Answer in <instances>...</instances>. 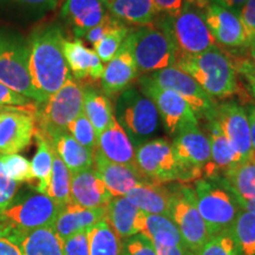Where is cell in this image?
Segmentation results:
<instances>
[{
	"label": "cell",
	"mask_w": 255,
	"mask_h": 255,
	"mask_svg": "<svg viewBox=\"0 0 255 255\" xmlns=\"http://www.w3.org/2000/svg\"><path fill=\"white\" fill-rule=\"evenodd\" d=\"M19 184L7 176L0 157V215L17 195Z\"/></svg>",
	"instance_id": "44"
},
{
	"label": "cell",
	"mask_w": 255,
	"mask_h": 255,
	"mask_svg": "<svg viewBox=\"0 0 255 255\" xmlns=\"http://www.w3.org/2000/svg\"><path fill=\"white\" fill-rule=\"evenodd\" d=\"M145 76L157 87L180 95L189 104L197 120L208 121L215 116V101L200 87L195 79L181 69L170 66Z\"/></svg>",
	"instance_id": "13"
},
{
	"label": "cell",
	"mask_w": 255,
	"mask_h": 255,
	"mask_svg": "<svg viewBox=\"0 0 255 255\" xmlns=\"http://www.w3.org/2000/svg\"><path fill=\"white\" fill-rule=\"evenodd\" d=\"M90 255H122V240L107 220H102L88 232Z\"/></svg>",
	"instance_id": "35"
},
{
	"label": "cell",
	"mask_w": 255,
	"mask_h": 255,
	"mask_svg": "<svg viewBox=\"0 0 255 255\" xmlns=\"http://www.w3.org/2000/svg\"><path fill=\"white\" fill-rule=\"evenodd\" d=\"M141 234L148 238L154 246L169 247L184 244L173 219L164 215L146 214Z\"/></svg>",
	"instance_id": "32"
},
{
	"label": "cell",
	"mask_w": 255,
	"mask_h": 255,
	"mask_svg": "<svg viewBox=\"0 0 255 255\" xmlns=\"http://www.w3.org/2000/svg\"><path fill=\"white\" fill-rule=\"evenodd\" d=\"M138 90L148 97L157 109L164 130L169 135H176L191 127H199V120L189 104L176 92L157 87L143 75L137 79Z\"/></svg>",
	"instance_id": "11"
},
{
	"label": "cell",
	"mask_w": 255,
	"mask_h": 255,
	"mask_svg": "<svg viewBox=\"0 0 255 255\" xmlns=\"http://www.w3.org/2000/svg\"><path fill=\"white\" fill-rule=\"evenodd\" d=\"M124 47L131 53L139 73L144 75L175 66L178 55L171 37L154 24L132 27Z\"/></svg>",
	"instance_id": "4"
},
{
	"label": "cell",
	"mask_w": 255,
	"mask_h": 255,
	"mask_svg": "<svg viewBox=\"0 0 255 255\" xmlns=\"http://www.w3.org/2000/svg\"><path fill=\"white\" fill-rule=\"evenodd\" d=\"M1 155V154H0ZM1 162L6 174L11 180L18 183L30 182L32 181L31 163L28 159L19 154L1 155Z\"/></svg>",
	"instance_id": "40"
},
{
	"label": "cell",
	"mask_w": 255,
	"mask_h": 255,
	"mask_svg": "<svg viewBox=\"0 0 255 255\" xmlns=\"http://www.w3.org/2000/svg\"><path fill=\"white\" fill-rule=\"evenodd\" d=\"M64 255H90L88 232L78 233L63 241Z\"/></svg>",
	"instance_id": "45"
},
{
	"label": "cell",
	"mask_w": 255,
	"mask_h": 255,
	"mask_svg": "<svg viewBox=\"0 0 255 255\" xmlns=\"http://www.w3.org/2000/svg\"><path fill=\"white\" fill-rule=\"evenodd\" d=\"M196 205L210 238L227 233L241 208L232 191L222 183L221 177L215 180L200 178L194 187Z\"/></svg>",
	"instance_id": "6"
},
{
	"label": "cell",
	"mask_w": 255,
	"mask_h": 255,
	"mask_svg": "<svg viewBox=\"0 0 255 255\" xmlns=\"http://www.w3.org/2000/svg\"><path fill=\"white\" fill-rule=\"evenodd\" d=\"M37 139V151L31 162V184L33 189L40 194H45L49 187L51 171H52L53 149L49 141L36 130L34 132Z\"/></svg>",
	"instance_id": "34"
},
{
	"label": "cell",
	"mask_w": 255,
	"mask_h": 255,
	"mask_svg": "<svg viewBox=\"0 0 255 255\" xmlns=\"http://www.w3.org/2000/svg\"><path fill=\"white\" fill-rule=\"evenodd\" d=\"M154 25L167 32L182 55H200L218 44L207 26L203 11L195 6L184 4L176 14L157 15Z\"/></svg>",
	"instance_id": "3"
},
{
	"label": "cell",
	"mask_w": 255,
	"mask_h": 255,
	"mask_svg": "<svg viewBox=\"0 0 255 255\" xmlns=\"http://www.w3.org/2000/svg\"><path fill=\"white\" fill-rule=\"evenodd\" d=\"M0 255H23L18 242L0 232Z\"/></svg>",
	"instance_id": "51"
},
{
	"label": "cell",
	"mask_w": 255,
	"mask_h": 255,
	"mask_svg": "<svg viewBox=\"0 0 255 255\" xmlns=\"http://www.w3.org/2000/svg\"><path fill=\"white\" fill-rule=\"evenodd\" d=\"M113 195L92 168L72 174L70 203L84 208H107Z\"/></svg>",
	"instance_id": "20"
},
{
	"label": "cell",
	"mask_w": 255,
	"mask_h": 255,
	"mask_svg": "<svg viewBox=\"0 0 255 255\" xmlns=\"http://www.w3.org/2000/svg\"><path fill=\"white\" fill-rule=\"evenodd\" d=\"M0 83L39 105L27 66V45L15 33L0 30Z\"/></svg>",
	"instance_id": "9"
},
{
	"label": "cell",
	"mask_w": 255,
	"mask_h": 255,
	"mask_svg": "<svg viewBox=\"0 0 255 255\" xmlns=\"http://www.w3.org/2000/svg\"><path fill=\"white\" fill-rule=\"evenodd\" d=\"M247 1L248 0H209V2H212V4L222 6V7L238 12V13Z\"/></svg>",
	"instance_id": "53"
},
{
	"label": "cell",
	"mask_w": 255,
	"mask_h": 255,
	"mask_svg": "<svg viewBox=\"0 0 255 255\" xmlns=\"http://www.w3.org/2000/svg\"><path fill=\"white\" fill-rule=\"evenodd\" d=\"M46 139L71 174L94 167L95 152L79 144L68 131L58 132Z\"/></svg>",
	"instance_id": "29"
},
{
	"label": "cell",
	"mask_w": 255,
	"mask_h": 255,
	"mask_svg": "<svg viewBox=\"0 0 255 255\" xmlns=\"http://www.w3.org/2000/svg\"><path fill=\"white\" fill-rule=\"evenodd\" d=\"M248 44H255V0H248L239 12Z\"/></svg>",
	"instance_id": "46"
},
{
	"label": "cell",
	"mask_w": 255,
	"mask_h": 255,
	"mask_svg": "<svg viewBox=\"0 0 255 255\" xmlns=\"http://www.w3.org/2000/svg\"><path fill=\"white\" fill-rule=\"evenodd\" d=\"M244 52H245V55H242V56L247 57L248 59L252 60V62L255 64V44H252V45L248 46L247 49H245Z\"/></svg>",
	"instance_id": "58"
},
{
	"label": "cell",
	"mask_w": 255,
	"mask_h": 255,
	"mask_svg": "<svg viewBox=\"0 0 255 255\" xmlns=\"http://www.w3.org/2000/svg\"><path fill=\"white\" fill-rule=\"evenodd\" d=\"M173 194L171 215L186 246L197 253L210 239L207 226L196 205V195L190 184L175 183L169 187Z\"/></svg>",
	"instance_id": "10"
},
{
	"label": "cell",
	"mask_w": 255,
	"mask_h": 255,
	"mask_svg": "<svg viewBox=\"0 0 255 255\" xmlns=\"http://www.w3.org/2000/svg\"><path fill=\"white\" fill-rule=\"evenodd\" d=\"M105 2H107V0H105Z\"/></svg>",
	"instance_id": "59"
},
{
	"label": "cell",
	"mask_w": 255,
	"mask_h": 255,
	"mask_svg": "<svg viewBox=\"0 0 255 255\" xmlns=\"http://www.w3.org/2000/svg\"><path fill=\"white\" fill-rule=\"evenodd\" d=\"M175 66L195 79L213 100H227L241 95L238 73L232 60L218 45L196 56L178 53Z\"/></svg>",
	"instance_id": "2"
},
{
	"label": "cell",
	"mask_w": 255,
	"mask_h": 255,
	"mask_svg": "<svg viewBox=\"0 0 255 255\" xmlns=\"http://www.w3.org/2000/svg\"><path fill=\"white\" fill-rule=\"evenodd\" d=\"M68 132L79 144L95 152L97 145V132L92 127L90 121L87 119L84 114L79 115L76 120H73L68 126Z\"/></svg>",
	"instance_id": "39"
},
{
	"label": "cell",
	"mask_w": 255,
	"mask_h": 255,
	"mask_svg": "<svg viewBox=\"0 0 255 255\" xmlns=\"http://www.w3.org/2000/svg\"><path fill=\"white\" fill-rule=\"evenodd\" d=\"M145 216V213L133 206L126 196H120L113 197L107 206L105 220L121 240H126L142 232Z\"/></svg>",
	"instance_id": "26"
},
{
	"label": "cell",
	"mask_w": 255,
	"mask_h": 255,
	"mask_svg": "<svg viewBox=\"0 0 255 255\" xmlns=\"http://www.w3.org/2000/svg\"><path fill=\"white\" fill-rule=\"evenodd\" d=\"M157 255H196L186 246V244L176 245V246H154Z\"/></svg>",
	"instance_id": "52"
},
{
	"label": "cell",
	"mask_w": 255,
	"mask_h": 255,
	"mask_svg": "<svg viewBox=\"0 0 255 255\" xmlns=\"http://www.w3.org/2000/svg\"><path fill=\"white\" fill-rule=\"evenodd\" d=\"M31 103H36V102L31 101L30 98L25 97L23 95L17 94L12 89L0 83V107L21 108Z\"/></svg>",
	"instance_id": "48"
},
{
	"label": "cell",
	"mask_w": 255,
	"mask_h": 255,
	"mask_svg": "<svg viewBox=\"0 0 255 255\" xmlns=\"http://www.w3.org/2000/svg\"><path fill=\"white\" fill-rule=\"evenodd\" d=\"M207 135L210 142V162L205 169L203 178L215 180L223 173L240 164L244 159L226 138L214 117L207 121Z\"/></svg>",
	"instance_id": "19"
},
{
	"label": "cell",
	"mask_w": 255,
	"mask_h": 255,
	"mask_svg": "<svg viewBox=\"0 0 255 255\" xmlns=\"http://www.w3.org/2000/svg\"><path fill=\"white\" fill-rule=\"evenodd\" d=\"M121 24H122V21L117 20L116 18H114L113 15L110 14L109 17L105 19L103 23L97 25V26L91 28V30H89L87 33H85L84 36L85 40H87L88 43L92 44V46H94L95 44H97L98 41L103 39L107 34H109L111 31H114L115 28L119 27Z\"/></svg>",
	"instance_id": "47"
},
{
	"label": "cell",
	"mask_w": 255,
	"mask_h": 255,
	"mask_svg": "<svg viewBox=\"0 0 255 255\" xmlns=\"http://www.w3.org/2000/svg\"><path fill=\"white\" fill-rule=\"evenodd\" d=\"M83 114L90 121L97 135L110 126L115 117L110 98L91 87L84 88Z\"/></svg>",
	"instance_id": "31"
},
{
	"label": "cell",
	"mask_w": 255,
	"mask_h": 255,
	"mask_svg": "<svg viewBox=\"0 0 255 255\" xmlns=\"http://www.w3.org/2000/svg\"><path fill=\"white\" fill-rule=\"evenodd\" d=\"M184 4L195 6V7L200 8V9H205L207 7V5L209 4V0H183Z\"/></svg>",
	"instance_id": "57"
},
{
	"label": "cell",
	"mask_w": 255,
	"mask_h": 255,
	"mask_svg": "<svg viewBox=\"0 0 255 255\" xmlns=\"http://www.w3.org/2000/svg\"><path fill=\"white\" fill-rule=\"evenodd\" d=\"M136 168L148 182H178V165L173 144L168 139H149L136 148Z\"/></svg>",
	"instance_id": "14"
},
{
	"label": "cell",
	"mask_w": 255,
	"mask_h": 255,
	"mask_svg": "<svg viewBox=\"0 0 255 255\" xmlns=\"http://www.w3.org/2000/svg\"><path fill=\"white\" fill-rule=\"evenodd\" d=\"M139 75L141 73L138 71L135 59L123 44L119 55L111 59L104 68L101 77L102 92L109 98L120 96L124 90L130 88Z\"/></svg>",
	"instance_id": "23"
},
{
	"label": "cell",
	"mask_w": 255,
	"mask_h": 255,
	"mask_svg": "<svg viewBox=\"0 0 255 255\" xmlns=\"http://www.w3.org/2000/svg\"><path fill=\"white\" fill-rule=\"evenodd\" d=\"M196 255H239L234 241L227 233L210 238Z\"/></svg>",
	"instance_id": "41"
},
{
	"label": "cell",
	"mask_w": 255,
	"mask_h": 255,
	"mask_svg": "<svg viewBox=\"0 0 255 255\" xmlns=\"http://www.w3.org/2000/svg\"><path fill=\"white\" fill-rule=\"evenodd\" d=\"M122 255H157L152 242L144 235L136 234L122 241Z\"/></svg>",
	"instance_id": "42"
},
{
	"label": "cell",
	"mask_w": 255,
	"mask_h": 255,
	"mask_svg": "<svg viewBox=\"0 0 255 255\" xmlns=\"http://www.w3.org/2000/svg\"><path fill=\"white\" fill-rule=\"evenodd\" d=\"M221 181L235 195L255 200V155L223 173Z\"/></svg>",
	"instance_id": "33"
},
{
	"label": "cell",
	"mask_w": 255,
	"mask_h": 255,
	"mask_svg": "<svg viewBox=\"0 0 255 255\" xmlns=\"http://www.w3.org/2000/svg\"><path fill=\"white\" fill-rule=\"evenodd\" d=\"M229 58L232 60L233 66L239 75L244 77L246 81L251 94L255 98V64L242 55H234L229 53Z\"/></svg>",
	"instance_id": "43"
},
{
	"label": "cell",
	"mask_w": 255,
	"mask_h": 255,
	"mask_svg": "<svg viewBox=\"0 0 255 255\" xmlns=\"http://www.w3.org/2000/svg\"><path fill=\"white\" fill-rule=\"evenodd\" d=\"M126 197L145 214L164 215L170 218L173 194L164 184L145 182L133 188Z\"/></svg>",
	"instance_id": "28"
},
{
	"label": "cell",
	"mask_w": 255,
	"mask_h": 255,
	"mask_svg": "<svg viewBox=\"0 0 255 255\" xmlns=\"http://www.w3.org/2000/svg\"><path fill=\"white\" fill-rule=\"evenodd\" d=\"M105 215L107 208L91 209L69 203L60 209L52 227L57 235L65 241L78 233L89 232L98 222L105 220Z\"/></svg>",
	"instance_id": "24"
},
{
	"label": "cell",
	"mask_w": 255,
	"mask_h": 255,
	"mask_svg": "<svg viewBox=\"0 0 255 255\" xmlns=\"http://www.w3.org/2000/svg\"><path fill=\"white\" fill-rule=\"evenodd\" d=\"M63 52L70 73L77 81H97L103 75L104 66L94 50L88 49L81 39L63 41Z\"/></svg>",
	"instance_id": "25"
},
{
	"label": "cell",
	"mask_w": 255,
	"mask_h": 255,
	"mask_svg": "<svg viewBox=\"0 0 255 255\" xmlns=\"http://www.w3.org/2000/svg\"><path fill=\"white\" fill-rule=\"evenodd\" d=\"M107 6L114 18L130 27L149 26L158 15L152 0H107Z\"/></svg>",
	"instance_id": "30"
},
{
	"label": "cell",
	"mask_w": 255,
	"mask_h": 255,
	"mask_svg": "<svg viewBox=\"0 0 255 255\" xmlns=\"http://www.w3.org/2000/svg\"><path fill=\"white\" fill-rule=\"evenodd\" d=\"M71 171L64 164L59 156L53 151L52 171H51L46 195L60 206L69 205L70 194H71Z\"/></svg>",
	"instance_id": "37"
},
{
	"label": "cell",
	"mask_w": 255,
	"mask_h": 255,
	"mask_svg": "<svg viewBox=\"0 0 255 255\" xmlns=\"http://www.w3.org/2000/svg\"><path fill=\"white\" fill-rule=\"evenodd\" d=\"M94 169L113 197L126 196L133 188L148 182L137 169L113 163L96 151L94 154Z\"/></svg>",
	"instance_id": "22"
},
{
	"label": "cell",
	"mask_w": 255,
	"mask_h": 255,
	"mask_svg": "<svg viewBox=\"0 0 255 255\" xmlns=\"http://www.w3.org/2000/svg\"><path fill=\"white\" fill-rule=\"evenodd\" d=\"M0 232L18 242L23 255H64L63 240L52 226L27 232Z\"/></svg>",
	"instance_id": "27"
},
{
	"label": "cell",
	"mask_w": 255,
	"mask_h": 255,
	"mask_svg": "<svg viewBox=\"0 0 255 255\" xmlns=\"http://www.w3.org/2000/svg\"><path fill=\"white\" fill-rule=\"evenodd\" d=\"M5 1H9L12 4L23 6V7L38 12L51 11V9L56 8L58 4L57 0H5Z\"/></svg>",
	"instance_id": "49"
},
{
	"label": "cell",
	"mask_w": 255,
	"mask_h": 255,
	"mask_svg": "<svg viewBox=\"0 0 255 255\" xmlns=\"http://www.w3.org/2000/svg\"><path fill=\"white\" fill-rule=\"evenodd\" d=\"M60 15L71 27L76 39H79L103 23L110 13L105 0H64Z\"/></svg>",
	"instance_id": "18"
},
{
	"label": "cell",
	"mask_w": 255,
	"mask_h": 255,
	"mask_svg": "<svg viewBox=\"0 0 255 255\" xmlns=\"http://www.w3.org/2000/svg\"><path fill=\"white\" fill-rule=\"evenodd\" d=\"M158 14L173 15L181 11L184 5L183 0H152Z\"/></svg>",
	"instance_id": "50"
},
{
	"label": "cell",
	"mask_w": 255,
	"mask_h": 255,
	"mask_svg": "<svg viewBox=\"0 0 255 255\" xmlns=\"http://www.w3.org/2000/svg\"><path fill=\"white\" fill-rule=\"evenodd\" d=\"M85 85L70 78L45 103L38 105L36 130L45 138L58 132L68 131V126L83 114Z\"/></svg>",
	"instance_id": "7"
},
{
	"label": "cell",
	"mask_w": 255,
	"mask_h": 255,
	"mask_svg": "<svg viewBox=\"0 0 255 255\" xmlns=\"http://www.w3.org/2000/svg\"><path fill=\"white\" fill-rule=\"evenodd\" d=\"M63 28L49 23L34 28L26 41L32 85L44 104L72 77L63 52Z\"/></svg>",
	"instance_id": "1"
},
{
	"label": "cell",
	"mask_w": 255,
	"mask_h": 255,
	"mask_svg": "<svg viewBox=\"0 0 255 255\" xmlns=\"http://www.w3.org/2000/svg\"><path fill=\"white\" fill-rule=\"evenodd\" d=\"M4 111H20V113H25L30 116L34 117L36 120V115L38 111V104L37 103H31L26 105V107H21V108H6V107H0V113H4Z\"/></svg>",
	"instance_id": "54"
},
{
	"label": "cell",
	"mask_w": 255,
	"mask_h": 255,
	"mask_svg": "<svg viewBox=\"0 0 255 255\" xmlns=\"http://www.w3.org/2000/svg\"><path fill=\"white\" fill-rule=\"evenodd\" d=\"M116 120L137 148L157 131L158 113L155 104L137 88H129L119 96Z\"/></svg>",
	"instance_id": "8"
},
{
	"label": "cell",
	"mask_w": 255,
	"mask_h": 255,
	"mask_svg": "<svg viewBox=\"0 0 255 255\" xmlns=\"http://www.w3.org/2000/svg\"><path fill=\"white\" fill-rule=\"evenodd\" d=\"M203 17L215 41L220 45L240 51L250 46L238 12L209 2L203 9Z\"/></svg>",
	"instance_id": "16"
},
{
	"label": "cell",
	"mask_w": 255,
	"mask_h": 255,
	"mask_svg": "<svg viewBox=\"0 0 255 255\" xmlns=\"http://www.w3.org/2000/svg\"><path fill=\"white\" fill-rule=\"evenodd\" d=\"M246 111L248 116V122H250L252 148H253V155H255V105H250Z\"/></svg>",
	"instance_id": "55"
},
{
	"label": "cell",
	"mask_w": 255,
	"mask_h": 255,
	"mask_svg": "<svg viewBox=\"0 0 255 255\" xmlns=\"http://www.w3.org/2000/svg\"><path fill=\"white\" fill-rule=\"evenodd\" d=\"M95 151L113 163L137 169L135 145L128 133L124 131L123 128L117 122L116 117H114L113 122L104 131L98 133Z\"/></svg>",
	"instance_id": "21"
},
{
	"label": "cell",
	"mask_w": 255,
	"mask_h": 255,
	"mask_svg": "<svg viewBox=\"0 0 255 255\" xmlns=\"http://www.w3.org/2000/svg\"><path fill=\"white\" fill-rule=\"evenodd\" d=\"M63 206L45 194L24 190L15 195L0 215V229L9 232H27L49 227L59 214Z\"/></svg>",
	"instance_id": "5"
},
{
	"label": "cell",
	"mask_w": 255,
	"mask_h": 255,
	"mask_svg": "<svg viewBox=\"0 0 255 255\" xmlns=\"http://www.w3.org/2000/svg\"><path fill=\"white\" fill-rule=\"evenodd\" d=\"M223 183V182H222ZM233 194V193H232ZM235 197V200H237V202L239 203V206H240L241 209L244 210H247V212L252 213V214L255 215V200H246V199H242V197L235 195V194H233Z\"/></svg>",
	"instance_id": "56"
},
{
	"label": "cell",
	"mask_w": 255,
	"mask_h": 255,
	"mask_svg": "<svg viewBox=\"0 0 255 255\" xmlns=\"http://www.w3.org/2000/svg\"><path fill=\"white\" fill-rule=\"evenodd\" d=\"M36 120L20 111L0 113V154H18L31 144Z\"/></svg>",
	"instance_id": "17"
},
{
	"label": "cell",
	"mask_w": 255,
	"mask_h": 255,
	"mask_svg": "<svg viewBox=\"0 0 255 255\" xmlns=\"http://www.w3.org/2000/svg\"><path fill=\"white\" fill-rule=\"evenodd\" d=\"M171 144L180 175L177 183L189 184L203 178L212 157L208 135L199 127H191L176 133Z\"/></svg>",
	"instance_id": "12"
},
{
	"label": "cell",
	"mask_w": 255,
	"mask_h": 255,
	"mask_svg": "<svg viewBox=\"0 0 255 255\" xmlns=\"http://www.w3.org/2000/svg\"><path fill=\"white\" fill-rule=\"evenodd\" d=\"M131 28L132 27L122 23L119 27L111 31L109 34H107L103 39L95 44L94 51L98 56V58L102 60V63H109L111 59H114L119 55Z\"/></svg>",
	"instance_id": "38"
},
{
	"label": "cell",
	"mask_w": 255,
	"mask_h": 255,
	"mask_svg": "<svg viewBox=\"0 0 255 255\" xmlns=\"http://www.w3.org/2000/svg\"><path fill=\"white\" fill-rule=\"evenodd\" d=\"M229 234L240 255H255V215L241 209Z\"/></svg>",
	"instance_id": "36"
},
{
	"label": "cell",
	"mask_w": 255,
	"mask_h": 255,
	"mask_svg": "<svg viewBox=\"0 0 255 255\" xmlns=\"http://www.w3.org/2000/svg\"><path fill=\"white\" fill-rule=\"evenodd\" d=\"M214 119L223 135L240 154L244 162L250 159L253 156V148L246 109L237 102H223L216 104Z\"/></svg>",
	"instance_id": "15"
}]
</instances>
